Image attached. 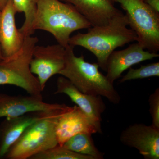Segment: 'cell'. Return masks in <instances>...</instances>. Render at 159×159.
I'll return each instance as SVG.
<instances>
[{"label": "cell", "instance_id": "cell-1", "mask_svg": "<svg viewBox=\"0 0 159 159\" xmlns=\"http://www.w3.org/2000/svg\"><path fill=\"white\" fill-rule=\"evenodd\" d=\"M127 16L122 12L111 19L107 24L92 26L85 33H78L70 38V45L80 46L90 51L96 56L97 64L106 71L110 55L119 47L137 41L135 32L128 29Z\"/></svg>", "mask_w": 159, "mask_h": 159}, {"label": "cell", "instance_id": "cell-2", "mask_svg": "<svg viewBox=\"0 0 159 159\" xmlns=\"http://www.w3.org/2000/svg\"><path fill=\"white\" fill-rule=\"evenodd\" d=\"M90 23L73 5L59 0H38L33 30L48 31L66 48L74 31L89 29Z\"/></svg>", "mask_w": 159, "mask_h": 159}, {"label": "cell", "instance_id": "cell-3", "mask_svg": "<svg viewBox=\"0 0 159 159\" xmlns=\"http://www.w3.org/2000/svg\"><path fill=\"white\" fill-rule=\"evenodd\" d=\"M74 48L69 45L66 48L65 65L59 75L68 79L84 93L101 96L114 104H119L120 95L113 84L99 71V65L87 62L83 55L76 56Z\"/></svg>", "mask_w": 159, "mask_h": 159}, {"label": "cell", "instance_id": "cell-4", "mask_svg": "<svg viewBox=\"0 0 159 159\" xmlns=\"http://www.w3.org/2000/svg\"><path fill=\"white\" fill-rule=\"evenodd\" d=\"M73 107L46 112L40 119L27 128L17 142L12 145L5 158L28 159L36 154L58 145L56 135L57 119Z\"/></svg>", "mask_w": 159, "mask_h": 159}, {"label": "cell", "instance_id": "cell-5", "mask_svg": "<svg viewBox=\"0 0 159 159\" xmlns=\"http://www.w3.org/2000/svg\"><path fill=\"white\" fill-rule=\"evenodd\" d=\"M38 41L37 37L26 36L19 51L0 63V85L16 86L29 95L42 97L39 81L31 73L30 66L33 50Z\"/></svg>", "mask_w": 159, "mask_h": 159}, {"label": "cell", "instance_id": "cell-6", "mask_svg": "<svg viewBox=\"0 0 159 159\" xmlns=\"http://www.w3.org/2000/svg\"><path fill=\"white\" fill-rule=\"evenodd\" d=\"M126 12L129 26L137 35V43L145 50L159 51V14L144 0H111Z\"/></svg>", "mask_w": 159, "mask_h": 159}, {"label": "cell", "instance_id": "cell-7", "mask_svg": "<svg viewBox=\"0 0 159 159\" xmlns=\"http://www.w3.org/2000/svg\"><path fill=\"white\" fill-rule=\"evenodd\" d=\"M66 48L59 44L47 46L36 45L30 62V70L36 74L43 91L51 77L59 74L66 62Z\"/></svg>", "mask_w": 159, "mask_h": 159}, {"label": "cell", "instance_id": "cell-8", "mask_svg": "<svg viewBox=\"0 0 159 159\" xmlns=\"http://www.w3.org/2000/svg\"><path fill=\"white\" fill-rule=\"evenodd\" d=\"M123 145L136 148L145 159H159V129L152 125L134 124L120 135Z\"/></svg>", "mask_w": 159, "mask_h": 159}, {"label": "cell", "instance_id": "cell-9", "mask_svg": "<svg viewBox=\"0 0 159 159\" xmlns=\"http://www.w3.org/2000/svg\"><path fill=\"white\" fill-rule=\"evenodd\" d=\"M68 107L65 104L44 102L42 97L0 93V118L18 117L34 112L52 111Z\"/></svg>", "mask_w": 159, "mask_h": 159}, {"label": "cell", "instance_id": "cell-10", "mask_svg": "<svg viewBox=\"0 0 159 159\" xmlns=\"http://www.w3.org/2000/svg\"><path fill=\"white\" fill-rule=\"evenodd\" d=\"M159 57L157 53L145 51L138 43L131 44L126 48L112 52L107 62L106 76L114 84L124 71L132 66Z\"/></svg>", "mask_w": 159, "mask_h": 159}, {"label": "cell", "instance_id": "cell-11", "mask_svg": "<svg viewBox=\"0 0 159 159\" xmlns=\"http://www.w3.org/2000/svg\"><path fill=\"white\" fill-rule=\"evenodd\" d=\"M56 133L58 145H63L68 139L77 134H101L102 130L76 105L60 116L56 123Z\"/></svg>", "mask_w": 159, "mask_h": 159}, {"label": "cell", "instance_id": "cell-12", "mask_svg": "<svg viewBox=\"0 0 159 159\" xmlns=\"http://www.w3.org/2000/svg\"><path fill=\"white\" fill-rule=\"evenodd\" d=\"M54 94L67 95L102 129V115L106 108L102 97L84 93L74 86L68 79L63 76L57 78V89Z\"/></svg>", "mask_w": 159, "mask_h": 159}, {"label": "cell", "instance_id": "cell-13", "mask_svg": "<svg viewBox=\"0 0 159 159\" xmlns=\"http://www.w3.org/2000/svg\"><path fill=\"white\" fill-rule=\"evenodd\" d=\"M16 13L12 0H8L0 11V43L5 58L19 51L25 38L16 27Z\"/></svg>", "mask_w": 159, "mask_h": 159}, {"label": "cell", "instance_id": "cell-14", "mask_svg": "<svg viewBox=\"0 0 159 159\" xmlns=\"http://www.w3.org/2000/svg\"><path fill=\"white\" fill-rule=\"evenodd\" d=\"M45 112H34L20 116L6 118L0 124V159L5 158L27 128L40 119Z\"/></svg>", "mask_w": 159, "mask_h": 159}, {"label": "cell", "instance_id": "cell-15", "mask_svg": "<svg viewBox=\"0 0 159 159\" xmlns=\"http://www.w3.org/2000/svg\"><path fill=\"white\" fill-rule=\"evenodd\" d=\"M76 8L92 26L107 24L114 16L121 13L111 0H59Z\"/></svg>", "mask_w": 159, "mask_h": 159}, {"label": "cell", "instance_id": "cell-16", "mask_svg": "<svg viewBox=\"0 0 159 159\" xmlns=\"http://www.w3.org/2000/svg\"><path fill=\"white\" fill-rule=\"evenodd\" d=\"M92 135L89 133L77 134L68 139L63 146L77 153L89 156L93 159L104 158V154L96 147Z\"/></svg>", "mask_w": 159, "mask_h": 159}, {"label": "cell", "instance_id": "cell-17", "mask_svg": "<svg viewBox=\"0 0 159 159\" xmlns=\"http://www.w3.org/2000/svg\"><path fill=\"white\" fill-rule=\"evenodd\" d=\"M38 0H12L16 12L25 14L24 24L19 29L25 37L32 35L35 32L33 24L37 10Z\"/></svg>", "mask_w": 159, "mask_h": 159}, {"label": "cell", "instance_id": "cell-18", "mask_svg": "<svg viewBox=\"0 0 159 159\" xmlns=\"http://www.w3.org/2000/svg\"><path fill=\"white\" fill-rule=\"evenodd\" d=\"M30 159H93L89 156L74 152L63 145L53 148L34 155Z\"/></svg>", "mask_w": 159, "mask_h": 159}, {"label": "cell", "instance_id": "cell-19", "mask_svg": "<svg viewBox=\"0 0 159 159\" xmlns=\"http://www.w3.org/2000/svg\"><path fill=\"white\" fill-rule=\"evenodd\" d=\"M129 69L128 73L119 80L120 83L128 80L159 76V62L142 66L138 69Z\"/></svg>", "mask_w": 159, "mask_h": 159}, {"label": "cell", "instance_id": "cell-20", "mask_svg": "<svg viewBox=\"0 0 159 159\" xmlns=\"http://www.w3.org/2000/svg\"><path fill=\"white\" fill-rule=\"evenodd\" d=\"M149 112L152 118L154 127L159 129V89L157 88L153 93L151 94L148 99Z\"/></svg>", "mask_w": 159, "mask_h": 159}, {"label": "cell", "instance_id": "cell-21", "mask_svg": "<svg viewBox=\"0 0 159 159\" xmlns=\"http://www.w3.org/2000/svg\"><path fill=\"white\" fill-rule=\"evenodd\" d=\"M154 11L159 14V0H144Z\"/></svg>", "mask_w": 159, "mask_h": 159}, {"label": "cell", "instance_id": "cell-22", "mask_svg": "<svg viewBox=\"0 0 159 159\" xmlns=\"http://www.w3.org/2000/svg\"><path fill=\"white\" fill-rule=\"evenodd\" d=\"M8 0H0V11L6 6Z\"/></svg>", "mask_w": 159, "mask_h": 159}, {"label": "cell", "instance_id": "cell-23", "mask_svg": "<svg viewBox=\"0 0 159 159\" xmlns=\"http://www.w3.org/2000/svg\"><path fill=\"white\" fill-rule=\"evenodd\" d=\"M5 58L3 56L2 52V48H1V43H0V63L4 60Z\"/></svg>", "mask_w": 159, "mask_h": 159}]
</instances>
